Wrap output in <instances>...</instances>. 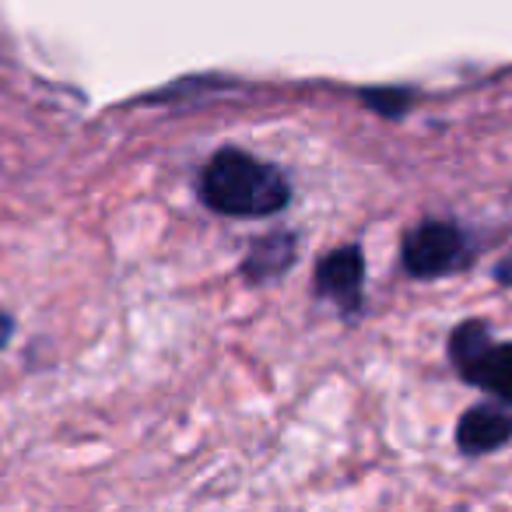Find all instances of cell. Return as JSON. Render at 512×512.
I'll return each mask as SVG.
<instances>
[{
  "mask_svg": "<svg viewBox=\"0 0 512 512\" xmlns=\"http://www.w3.org/2000/svg\"><path fill=\"white\" fill-rule=\"evenodd\" d=\"M207 207L232 218H264L288 204V179L281 169L242 151H218L200 176Z\"/></svg>",
  "mask_w": 512,
  "mask_h": 512,
  "instance_id": "6da1fadb",
  "label": "cell"
},
{
  "mask_svg": "<svg viewBox=\"0 0 512 512\" xmlns=\"http://www.w3.org/2000/svg\"><path fill=\"white\" fill-rule=\"evenodd\" d=\"M449 355L470 383L512 404V344H495L481 323H463L449 337Z\"/></svg>",
  "mask_w": 512,
  "mask_h": 512,
  "instance_id": "7a4b0ae2",
  "label": "cell"
},
{
  "mask_svg": "<svg viewBox=\"0 0 512 512\" xmlns=\"http://www.w3.org/2000/svg\"><path fill=\"white\" fill-rule=\"evenodd\" d=\"M467 264V239L449 221H425L404 239V267L414 278H442Z\"/></svg>",
  "mask_w": 512,
  "mask_h": 512,
  "instance_id": "3957f363",
  "label": "cell"
},
{
  "mask_svg": "<svg viewBox=\"0 0 512 512\" xmlns=\"http://www.w3.org/2000/svg\"><path fill=\"white\" fill-rule=\"evenodd\" d=\"M512 439V407L502 404H481L463 414L460 421V449L463 453H491Z\"/></svg>",
  "mask_w": 512,
  "mask_h": 512,
  "instance_id": "277c9868",
  "label": "cell"
},
{
  "mask_svg": "<svg viewBox=\"0 0 512 512\" xmlns=\"http://www.w3.org/2000/svg\"><path fill=\"white\" fill-rule=\"evenodd\" d=\"M362 278H365L362 249L358 246L334 249V253H327L320 271H316V292L341 302V306H355L358 295H362Z\"/></svg>",
  "mask_w": 512,
  "mask_h": 512,
  "instance_id": "5b68a950",
  "label": "cell"
},
{
  "mask_svg": "<svg viewBox=\"0 0 512 512\" xmlns=\"http://www.w3.org/2000/svg\"><path fill=\"white\" fill-rule=\"evenodd\" d=\"M292 256H295V239H292V235H271V239L256 242V246L249 249L246 278H253V281L278 278L281 271H288V267H292Z\"/></svg>",
  "mask_w": 512,
  "mask_h": 512,
  "instance_id": "8992f818",
  "label": "cell"
},
{
  "mask_svg": "<svg viewBox=\"0 0 512 512\" xmlns=\"http://www.w3.org/2000/svg\"><path fill=\"white\" fill-rule=\"evenodd\" d=\"M11 337V320L8 316H0V348H4V341Z\"/></svg>",
  "mask_w": 512,
  "mask_h": 512,
  "instance_id": "52a82bcc",
  "label": "cell"
},
{
  "mask_svg": "<svg viewBox=\"0 0 512 512\" xmlns=\"http://www.w3.org/2000/svg\"><path fill=\"white\" fill-rule=\"evenodd\" d=\"M498 281H509V285H512V264H502V267H498Z\"/></svg>",
  "mask_w": 512,
  "mask_h": 512,
  "instance_id": "ba28073f",
  "label": "cell"
}]
</instances>
